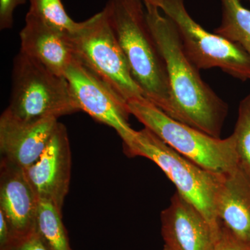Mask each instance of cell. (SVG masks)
Wrapping results in <instances>:
<instances>
[{
  "label": "cell",
  "instance_id": "1",
  "mask_svg": "<svg viewBox=\"0 0 250 250\" xmlns=\"http://www.w3.org/2000/svg\"><path fill=\"white\" fill-rule=\"evenodd\" d=\"M149 29L165 62L171 95V118L215 138H220L228 106L202 80L184 51L173 23L145 4Z\"/></svg>",
  "mask_w": 250,
  "mask_h": 250
},
{
  "label": "cell",
  "instance_id": "2",
  "mask_svg": "<svg viewBox=\"0 0 250 250\" xmlns=\"http://www.w3.org/2000/svg\"><path fill=\"white\" fill-rule=\"evenodd\" d=\"M144 98L170 116L168 77L142 0H108L103 9Z\"/></svg>",
  "mask_w": 250,
  "mask_h": 250
},
{
  "label": "cell",
  "instance_id": "3",
  "mask_svg": "<svg viewBox=\"0 0 250 250\" xmlns=\"http://www.w3.org/2000/svg\"><path fill=\"white\" fill-rule=\"evenodd\" d=\"M133 115L169 147L205 170L225 174L238 166L233 134L221 139L176 121L146 98L126 103Z\"/></svg>",
  "mask_w": 250,
  "mask_h": 250
},
{
  "label": "cell",
  "instance_id": "4",
  "mask_svg": "<svg viewBox=\"0 0 250 250\" xmlns=\"http://www.w3.org/2000/svg\"><path fill=\"white\" fill-rule=\"evenodd\" d=\"M155 163L175 185L177 190L200 210L218 236L220 225L215 200L222 174L202 168L169 147L151 130L136 131L132 146L125 152Z\"/></svg>",
  "mask_w": 250,
  "mask_h": 250
},
{
  "label": "cell",
  "instance_id": "5",
  "mask_svg": "<svg viewBox=\"0 0 250 250\" xmlns=\"http://www.w3.org/2000/svg\"><path fill=\"white\" fill-rule=\"evenodd\" d=\"M6 109L26 121L58 119L79 111L65 77L56 75L21 52L14 60L11 97Z\"/></svg>",
  "mask_w": 250,
  "mask_h": 250
},
{
  "label": "cell",
  "instance_id": "6",
  "mask_svg": "<svg viewBox=\"0 0 250 250\" xmlns=\"http://www.w3.org/2000/svg\"><path fill=\"white\" fill-rule=\"evenodd\" d=\"M75 59L93 72L125 104L144 98L113 34L104 10L70 32Z\"/></svg>",
  "mask_w": 250,
  "mask_h": 250
},
{
  "label": "cell",
  "instance_id": "7",
  "mask_svg": "<svg viewBox=\"0 0 250 250\" xmlns=\"http://www.w3.org/2000/svg\"><path fill=\"white\" fill-rule=\"evenodd\" d=\"M173 23L184 51L199 70L220 69L241 81L250 80V59L239 45L206 31L188 13L184 0H142Z\"/></svg>",
  "mask_w": 250,
  "mask_h": 250
},
{
  "label": "cell",
  "instance_id": "8",
  "mask_svg": "<svg viewBox=\"0 0 250 250\" xmlns=\"http://www.w3.org/2000/svg\"><path fill=\"white\" fill-rule=\"evenodd\" d=\"M79 111L116 130L125 152L134 143L136 131L129 124L126 104L82 62L75 59L65 74Z\"/></svg>",
  "mask_w": 250,
  "mask_h": 250
},
{
  "label": "cell",
  "instance_id": "9",
  "mask_svg": "<svg viewBox=\"0 0 250 250\" xmlns=\"http://www.w3.org/2000/svg\"><path fill=\"white\" fill-rule=\"evenodd\" d=\"M72 156L66 127L58 123L37 161L25 169L39 200H47L62 210L70 188Z\"/></svg>",
  "mask_w": 250,
  "mask_h": 250
},
{
  "label": "cell",
  "instance_id": "10",
  "mask_svg": "<svg viewBox=\"0 0 250 250\" xmlns=\"http://www.w3.org/2000/svg\"><path fill=\"white\" fill-rule=\"evenodd\" d=\"M161 234L170 250H213L216 237L201 212L178 191L161 213Z\"/></svg>",
  "mask_w": 250,
  "mask_h": 250
},
{
  "label": "cell",
  "instance_id": "11",
  "mask_svg": "<svg viewBox=\"0 0 250 250\" xmlns=\"http://www.w3.org/2000/svg\"><path fill=\"white\" fill-rule=\"evenodd\" d=\"M50 118L26 121L5 109L0 117L1 159L27 169L40 157L58 124Z\"/></svg>",
  "mask_w": 250,
  "mask_h": 250
},
{
  "label": "cell",
  "instance_id": "12",
  "mask_svg": "<svg viewBox=\"0 0 250 250\" xmlns=\"http://www.w3.org/2000/svg\"><path fill=\"white\" fill-rule=\"evenodd\" d=\"M39 198L28 179L25 169L1 159L0 212L9 224L13 238L35 231Z\"/></svg>",
  "mask_w": 250,
  "mask_h": 250
},
{
  "label": "cell",
  "instance_id": "13",
  "mask_svg": "<svg viewBox=\"0 0 250 250\" xmlns=\"http://www.w3.org/2000/svg\"><path fill=\"white\" fill-rule=\"evenodd\" d=\"M21 50L59 76L65 77L75 57L70 32L47 24L27 13L20 32Z\"/></svg>",
  "mask_w": 250,
  "mask_h": 250
},
{
  "label": "cell",
  "instance_id": "14",
  "mask_svg": "<svg viewBox=\"0 0 250 250\" xmlns=\"http://www.w3.org/2000/svg\"><path fill=\"white\" fill-rule=\"evenodd\" d=\"M215 210L220 225L250 250V179L239 166L222 174Z\"/></svg>",
  "mask_w": 250,
  "mask_h": 250
},
{
  "label": "cell",
  "instance_id": "15",
  "mask_svg": "<svg viewBox=\"0 0 250 250\" xmlns=\"http://www.w3.org/2000/svg\"><path fill=\"white\" fill-rule=\"evenodd\" d=\"M222 21L214 29L217 35L240 46L250 59V10L241 0H220Z\"/></svg>",
  "mask_w": 250,
  "mask_h": 250
},
{
  "label": "cell",
  "instance_id": "16",
  "mask_svg": "<svg viewBox=\"0 0 250 250\" xmlns=\"http://www.w3.org/2000/svg\"><path fill=\"white\" fill-rule=\"evenodd\" d=\"M35 230L49 250H72L62 220V210L52 202L39 200Z\"/></svg>",
  "mask_w": 250,
  "mask_h": 250
},
{
  "label": "cell",
  "instance_id": "17",
  "mask_svg": "<svg viewBox=\"0 0 250 250\" xmlns=\"http://www.w3.org/2000/svg\"><path fill=\"white\" fill-rule=\"evenodd\" d=\"M29 1L30 5L28 13L47 24L68 32H74L80 27L81 22H75L68 16L61 0Z\"/></svg>",
  "mask_w": 250,
  "mask_h": 250
},
{
  "label": "cell",
  "instance_id": "18",
  "mask_svg": "<svg viewBox=\"0 0 250 250\" xmlns=\"http://www.w3.org/2000/svg\"><path fill=\"white\" fill-rule=\"evenodd\" d=\"M233 134L236 140L238 166L250 179V90L240 103Z\"/></svg>",
  "mask_w": 250,
  "mask_h": 250
},
{
  "label": "cell",
  "instance_id": "19",
  "mask_svg": "<svg viewBox=\"0 0 250 250\" xmlns=\"http://www.w3.org/2000/svg\"><path fill=\"white\" fill-rule=\"evenodd\" d=\"M1 250H49L35 231L13 238L10 244Z\"/></svg>",
  "mask_w": 250,
  "mask_h": 250
},
{
  "label": "cell",
  "instance_id": "20",
  "mask_svg": "<svg viewBox=\"0 0 250 250\" xmlns=\"http://www.w3.org/2000/svg\"><path fill=\"white\" fill-rule=\"evenodd\" d=\"M27 0H0V29L6 30L14 25L15 10Z\"/></svg>",
  "mask_w": 250,
  "mask_h": 250
},
{
  "label": "cell",
  "instance_id": "21",
  "mask_svg": "<svg viewBox=\"0 0 250 250\" xmlns=\"http://www.w3.org/2000/svg\"><path fill=\"white\" fill-rule=\"evenodd\" d=\"M213 250H250L243 246L231 233L220 225V230Z\"/></svg>",
  "mask_w": 250,
  "mask_h": 250
},
{
  "label": "cell",
  "instance_id": "22",
  "mask_svg": "<svg viewBox=\"0 0 250 250\" xmlns=\"http://www.w3.org/2000/svg\"><path fill=\"white\" fill-rule=\"evenodd\" d=\"M13 238L9 224L3 213L0 212V250L9 246Z\"/></svg>",
  "mask_w": 250,
  "mask_h": 250
},
{
  "label": "cell",
  "instance_id": "23",
  "mask_svg": "<svg viewBox=\"0 0 250 250\" xmlns=\"http://www.w3.org/2000/svg\"><path fill=\"white\" fill-rule=\"evenodd\" d=\"M162 250H170L169 249V248H167V246H166L165 245H164V248H163Z\"/></svg>",
  "mask_w": 250,
  "mask_h": 250
},
{
  "label": "cell",
  "instance_id": "24",
  "mask_svg": "<svg viewBox=\"0 0 250 250\" xmlns=\"http://www.w3.org/2000/svg\"><path fill=\"white\" fill-rule=\"evenodd\" d=\"M249 1H250V0H249Z\"/></svg>",
  "mask_w": 250,
  "mask_h": 250
}]
</instances>
